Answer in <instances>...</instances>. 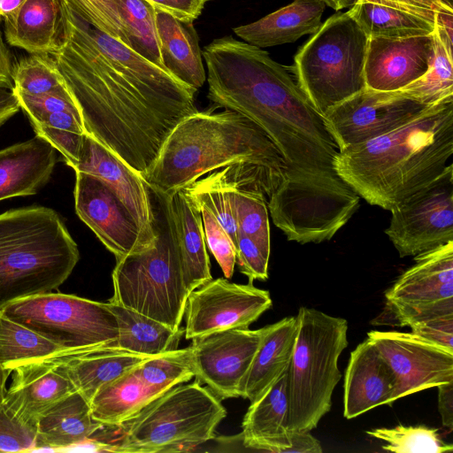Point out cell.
Listing matches in <instances>:
<instances>
[{"instance_id":"obj_46","label":"cell","mask_w":453,"mask_h":453,"mask_svg":"<svg viewBox=\"0 0 453 453\" xmlns=\"http://www.w3.org/2000/svg\"><path fill=\"white\" fill-rule=\"evenodd\" d=\"M410 327L411 333L453 350V315L418 321Z\"/></svg>"},{"instance_id":"obj_40","label":"cell","mask_w":453,"mask_h":453,"mask_svg":"<svg viewBox=\"0 0 453 453\" xmlns=\"http://www.w3.org/2000/svg\"><path fill=\"white\" fill-rule=\"evenodd\" d=\"M92 27L130 48L122 0H61Z\"/></svg>"},{"instance_id":"obj_45","label":"cell","mask_w":453,"mask_h":453,"mask_svg":"<svg viewBox=\"0 0 453 453\" xmlns=\"http://www.w3.org/2000/svg\"><path fill=\"white\" fill-rule=\"evenodd\" d=\"M31 125L35 134L47 141L63 156L66 165L73 169L78 162L86 133L79 134L39 123Z\"/></svg>"},{"instance_id":"obj_53","label":"cell","mask_w":453,"mask_h":453,"mask_svg":"<svg viewBox=\"0 0 453 453\" xmlns=\"http://www.w3.org/2000/svg\"><path fill=\"white\" fill-rule=\"evenodd\" d=\"M326 6L340 11L342 9L351 7L357 0H323Z\"/></svg>"},{"instance_id":"obj_4","label":"cell","mask_w":453,"mask_h":453,"mask_svg":"<svg viewBox=\"0 0 453 453\" xmlns=\"http://www.w3.org/2000/svg\"><path fill=\"white\" fill-rule=\"evenodd\" d=\"M239 164L257 166L285 179V162L258 125L229 109L216 113L197 111L173 129L142 178L150 188L171 196L206 173Z\"/></svg>"},{"instance_id":"obj_54","label":"cell","mask_w":453,"mask_h":453,"mask_svg":"<svg viewBox=\"0 0 453 453\" xmlns=\"http://www.w3.org/2000/svg\"><path fill=\"white\" fill-rule=\"evenodd\" d=\"M8 371H0V405L2 404L6 390V381L11 374Z\"/></svg>"},{"instance_id":"obj_16","label":"cell","mask_w":453,"mask_h":453,"mask_svg":"<svg viewBox=\"0 0 453 453\" xmlns=\"http://www.w3.org/2000/svg\"><path fill=\"white\" fill-rule=\"evenodd\" d=\"M266 328L229 329L193 339L188 348L196 380L220 400L240 397L241 385Z\"/></svg>"},{"instance_id":"obj_19","label":"cell","mask_w":453,"mask_h":453,"mask_svg":"<svg viewBox=\"0 0 453 453\" xmlns=\"http://www.w3.org/2000/svg\"><path fill=\"white\" fill-rule=\"evenodd\" d=\"M288 369L256 400L250 403L240 434L250 450L273 453H321L322 448L310 432L289 431Z\"/></svg>"},{"instance_id":"obj_35","label":"cell","mask_w":453,"mask_h":453,"mask_svg":"<svg viewBox=\"0 0 453 453\" xmlns=\"http://www.w3.org/2000/svg\"><path fill=\"white\" fill-rule=\"evenodd\" d=\"M235 165L210 173L183 188L199 205L207 208L236 244V223L231 198V180Z\"/></svg>"},{"instance_id":"obj_3","label":"cell","mask_w":453,"mask_h":453,"mask_svg":"<svg viewBox=\"0 0 453 453\" xmlns=\"http://www.w3.org/2000/svg\"><path fill=\"white\" fill-rule=\"evenodd\" d=\"M453 155V96L412 121L339 151L337 174L371 205L390 211L435 179Z\"/></svg>"},{"instance_id":"obj_39","label":"cell","mask_w":453,"mask_h":453,"mask_svg":"<svg viewBox=\"0 0 453 453\" xmlns=\"http://www.w3.org/2000/svg\"><path fill=\"white\" fill-rule=\"evenodd\" d=\"M366 434L385 444L382 449L396 453H444L453 450L452 444L444 443L438 429L426 426L399 425L392 428H375Z\"/></svg>"},{"instance_id":"obj_18","label":"cell","mask_w":453,"mask_h":453,"mask_svg":"<svg viewBox=\"0 0 453 453\" xmlns=\"http://www.w3.org/2000/svg\"><path fill=\"white\" fill-rule=\"evenodd\" d=\"M75 211L116 259L142 250L148 238L120 199L99 178L76 173Z\"/></svg>"},{"instance_id":"obj_30","label":"cell","mask_w":453,"mask_h":453,"mask_svg":"<svg viewBox=\"0 0 453 453\" xmlns=\"http://www.w3.org/2000/svg\"><path fill=\"white\" fill-rule=\"evenodd\" d=\"M188 293L212 279L200 207L185 191L170 196Z\"/></svg>"},{"instance_id":"obj_41","label":"cell","mask_w":453,"mask_h":453,"mask_svg":"<svg viewBox=\"0 0 453 453\" xmlns=\"http://www.w3.org/2000/svg\"><path fill=\"white\" fill-rule=\"evenodd\" d=\"M199 207L205 243L219 265L224 276L231 279L236 264L235 245L217 218L207 208Z\"/></svg>"},{"instance_id":"obj_38","label":"cell","mask_w":453,"mask_h":453,"mask_svg":"<svg viewBox=\"0 0 453 453\" xmlns=\"http://www.w3.org/2000/svg\"><path fill=\"white\" fill-rule=\"evenodd\" d=\"M122 3L130 48L165 69L159 51L155 8L144 0H122Z\"/></svg>"},{"instance_id":"obj_23","label":"cell","mask_w":453,"mask_h":453,"mask_svg":"<svg viewBox=\"0 0 453 453\" xmlns=\"http://www.w3.org/2000/svg\"><path fill=\"white\" fill-rule=\"evenodd\" d=\"M398 380L390 365L369 339L351 351L343 384V415L356 418L398 399Z\"/></svg>"},{"instance_id":"obj_9","label":"cell","mask_w":453,"mask_h":453,"mask_svg":"<svg viewBox=\"0 0 453 453\" xmlns=\"http://www.w3.org/2000/svg\"><path fill=\"white\" fill-rule=\"evenodd\" d=\"M369 37L348 12L322 23L295 56L296 80L316 110L327 111L363 90Z\"/></svg>"},{"instance_id":"obj_6","label":"cell","mask_w":453,"mask_h":453,"mask_svg":"<svg viewBox=\"0 0 453 453\" xmlns=\"http://www.w3.org/2000/svg\"><path fill=\"white\" fill-rule=\"evenodd\" d=\"M155 239L116 259L113 295L108 302L139 312L173 329L180 327L188 297L170 196L149 187Z\"/></svg>"},{"instance_id":"obj_13","label":"cell","mask_w":453,"mask_h":453,"mask_svg":"<svg viewBox=\"0 0 453 453\" xmlns=\"http://www.w3.org/2000/svg\"><path fill=\"white\" fill-rule=\"evenodd\" d=\"M413 257L414 265L385 292L398 326L453 315V241Z\"/></svg>"},{"instance_id":"obj_43","label":"cell","mask_w":453,"mask_h":453,"mask_svg":"<svg viewBox=\"0 0 453 453\" xmlns=\"http://www.w3.org/2000/svg\"><path fill=\"white\" fill-rule=\"evenodd\" d=\"M236 263L240 272L252 282L268 279V263L271 246L250 236L236 234Z\"/></svg>"},{"instance_id":"obj_14","label":"cell","mask_w":453,"mask_h":453,"mask_svg":"<svg viewBox=\"0 0 453 453\" xmlns=\"http://www.w3.org/2000/svg\"><path fill=\"white\" fill-rule=\"evenodd\" d=\"M429 106L401 90L377 91L365 88L323 116L340 151L412 121Z\"/></svg>"},{"instance_id":"obj_50","label":"cell","mask_w":453,"mask_h":453,"mask_svg":"<svg viewBox=\"0 0 453 453\" xmlns=\"http://www.w3.org/2000/svg\"><path fill=\"white\" fill-rule=\"evenodd\" d=\"M20 109L18 96L12 88L0 86V127Z\"/></svg>"},{"instance_id":"obj_25","label":"cell","mask_w":453,"mask_h":453,"mask_svg":"<svg viewBox=\"0 0 453 453\" xmlns=\"http://www.w3.org/2000/svg\"><path fill=\"white\" fill-rule=\"evenodd\" d=\"M56 150L35 137L0 150V201L37 193L50 180Z\"/></svg>"},{"instance_id":"obj_31","label":"cell","mask_w":453,"mask_h":453,"mask_svg":"<svg viewBox=\"0 0 453 453\" xmlns=\"http://www.w3.org/2000/svg\"><path fill=\"white\" fill-rule=\"evenodd\" d=\"M296 318L268 325L240 388V397L256 400L286 369L296 341Z\"/></svg>"},{"instance_id":"obj_42","label":"cell","mask_w":453,"mask_h":453,"mask_svg":"<svg viewBox=\"0 0 453 453\" xmlns=\"http://www.w3.org/2000/svg\"><path fill=\"white\" fill-rule=\"evenodd\" d=\"M12 90L30 123L41 122L57 111H79L68 87L41 95H30L13 88Z\"/></svg>"},{"instance_id":"obj_17","label":"cell","mask_w":453,"mask_h":453,"mask_svg":"<svg viewBox=\"0 0 453 453\" xmlns=\"http://www.w3.org/2000/svg\"><path fill=\"white\" fill-rule=\"evenodd\" d=\"M377 348L398 380L397 397L453 380V350L413 333L372 330Z\"/></svg>"},{"instance_id":"obj_20","label":"cell","mask_w":453,"mask_h":453,"mask_svg":"<svg viewBox=\"0 0 453 453\" xmlns=\"http://www.w3.org/2000/svg\"><path fill=\"white\" fill-rule=\"evenodd\" d=\"M434 33L405 38H369L365 63L366 88L399 90L423 76L434 57Z\"/></svg>"},{"instance_id":"obj_26","label":"cell","mask_w":453,"mask_h":453,"mask_svg":"<svg viewBox=\"0 0 453 453\" xmlns=\"http://www.w3.org/2000/svg\"><path fill=\"white\" fill-rule=\"evenodd\" d=\"M326 6L323 0H294L257 21L234 27L233 31L243 42L261 49L292 43L319 29Z\"/></svg>"},{"instance_id":"obj_48","label":"cell","mask_w":453,"mask_h":453,"mask_svg":"<svg viewBox=\"0 0 453 453\" xmlns=\"http://www.w3.org/2000/svg\"><path fill=\"white\" fill-rule=\"evenodd\" d=\"M395 4L435 23L438 15L453 13V6L443 0H369Z\"/></svg>"},{"instance_id":"obj_12","label":"cell","mask_w":453,"mask_h":453,"mask_svg":"<svg viewBox=\"0 0 453 453\" xmlns=\"http://www.w3.org/2000/svg\"><path fill=\"white\" fill-rule=\"evenodd\" d=\"M385 234L401 257L453 241V165L389 211Z\"/></svg>"},{"instance_id":"obj_32","label":"cell","mask_w":453,"mask_h":453,"mask_svg":"<svg viewBox=\"0 0 453 453\" xmlns=\"http://www.w3.org/2000/svg\"><path fill=\"white\" fill-rule=\"evenodd\" d=\"M118 321L119 334L110 346L144 356L178 349L184 328L177 330L126 307L108 302Z\"/></svg>"},{"instance_id":"obj_5","label":"cell","mask_w":453,"mask_h":453,"mask_svg":"<svg viewBox=\"0 0 453 453\" xmlns=\"http://www.w3.org/2000/svg\"><path fill=\"white\" fill-rule=\"evenodd\" d=\"M80 258L54 210L33 205L0 214V308L58 288Z\"/></svg>"},{"instance_id":"obj_24","label":"cell","mask_w":453,"mask_h":453,"mask_svg":"<svg viewBox=\"0 0 453 453\" xmlns=\"http://www.w3.org/2000/svg\"><path fill=\"white\" fill-rule=\"evenodd\" d=\"M9 45L28 53L58 52L65 42V19L61 0H26L4 19Z\"/></svg>"},{"instance_id":"obj_55","label":"cell","mask_w":453,"mask_h":453,"mask_svg":"<svg viewBox=\"0 0 453 453\" xmlns=\"http://www.w3.org/2000/svg\"><path fill=\"white\" fill-rule=\"evenodd\" d=\"M444 2H446L448 4H449L450 6H453V0H443Z\"/></svg>"},{"instance_id":"obj_36","label":"cell","mask_w":453,"mask_h":453,"mask_svg":"<svg viewBox=\"0 0 453 453\" xmlns=\"http://www.w3.org/2000/svg\"><path fill=\"white\" fill-rule=\"evenodd\" d=\"M13 89L41 95L67 88L59 67L50 54L29 53L12 67Z\"/></svg>"},{"instance_id":"obj_21","label":"cell","mask_w":453,"mask_h":453,"mask_svg":"<svg viewBox=\"0 0 453 453\" xmlns=\"http://www.w3.org/2000/svg\"><path fill=\"white\" fill-rule=\"evenodd\" d=\"M73 170L103 180L127 208L145 235L150 240L155 238L149 186L140 174L87 133Z\"/></svg>"},{"instance_id":"obj_47","label":"cell","mask_w":453,"mask_h":453,"mask_svg":"<svg viewBox=\"0 0 453 453\" xmlns=\"http://www.w3.org/2000/svg\"><path fill=\"white\" fill-rule=\"evenodd\" d=\"M155 9L165 12L184 21H195L207 0H144Z\"/></svg>"},{"instance_id":"obj_52","label":"cell","mask_w":453,"mask_h":453,"mask_svg":"<svg viewBox=\"0 0 453 453\" xmlns=\"http://www.w3.org/2000/svg\"><path fill=\"white\" fill-rule=\"evenodd\" d=\"M26 0H0V22L15 12Z\"/></svg>"},{"instance_id":"obj_1","label":"cell","mask_w":453,"mask_h":453,"mask_svg":"<svg viewBox=\"0 0 453 453\" xmlns=\"http://www.w3.org/2000/svg\"><path fill=\"white\" fill-rule=\"evenodd\" d=\"M202 55L208 98L258 125L285 162V179L267 203L273 224L313 232L348 219L360 197L337 174L339 148L290 67L232 35L214 39Z\"/></svg>"},{"instance_id":"obj_33","label":"cell","mask_w":453,"mask_h":453,"mask_svg":"<svg viewBox=\"0 0 453 453\" xmlns=\"http://www.w3.org/2000/svg\"><path fill=\"white\" fill-rule=\"evenodd\" d=\"M349 12L369 38L428 35L435 30L433 21L388 3L357 0Z\"/></svg>"},{"instance_id":"obj_29","label":"cell","mask_w":453,"mask_h":453,"mask_svg":"<svg viewBox=\"0 0 453 453\" xmlns=\"http://www.w3.org/2000/svg\"><path fill=\"white\" fill-rule=\"evenodd\" d=\"M49 357L62 367L75 389L90 402L103 386L116 380L150 356L108 345L80 353L62 351Z\"/></svg>"},{"instance_id":"obj_7","label":"cell","mask_w":453,"mask_h":453,"mask_svg":"<svg viewBox=\"0 0 453 453\" xmlns=\"http://www.w3.org/2000/svg\"><path fill=\"white\" fill-rule=\"evenodd\" d=\"M226 416L221 400L206 387L196 380L180 383L113 426L118 428V437L104 442L103 451H190L213 439Z\"/></svg>"},{"instance_id":"obj_44","label":"cell","mask_w":453,"mask_h":453,"mask_svg":"<svg viewBox=\"0 0 453 453\" xmlns=\"http://www.w3.org/2000/svg\"><path fill=\"white\" fill-rule=\"evenodd\" d=\"M36 430L12 417L0 405V452L35 449Z\"/></svg>"},{"instance_id":"obj_10","label":"cell","mask_w":453,"mask_h":453,"mask_svg":"<svg viewBox=\"0 0 453 453\" xmlns=\"http://www.w3.org/2000/svg\"><path fill=\"white\" fill-rule=\"evenodd\" d=\"M0 311L73 353L111 345L118 321L108 303L47 292L12 301Z\"/></svg>"},{"instance_id":"obj_8","label":"cell","mask_w":453,"mask_h":453,"mask_svg":"<svg viewBox=\"0 0 453 453\" xmlns=\"http://www.w3.org/2000/svg\"><path fill=\"white\" fill-rule=\"evenodd\" d=\"M288 367L289 431L311 432L330 411L342 378L338 359L348 346V322L313 308L300 307Z\"/></svg>"},{"instance_id":"obj_49","label":"cell","mask_w":453,"mask_h":453,"mask_svg":"<svg viewBox=\"0 0 453 453\" xmlns=\"http://www.w3.org/2000/svg\"><path fill=\"white\" fill-rule=\"evenodd\" d=\"M438 410L443 426L453 428V380L439 385Z\"/></svg>"},{"instance_id":"obj_11","label":"cell","mask_w":453,"mask_h":453,"mask_svg":"<svg viewBox=\"0 0 453 453\" xmlns=\"http://www.w3.org/2000/svg\"><path fill=\"white\" fill-rule=\"evenodd\" d=\"M193 377L188 348L150 357L94 395L89 402L92 416L104 426H118L169 388Z\"/></svg>"},{"instance_id":"obj_34","label":"cell","mask_w":453,"mask_h":453,"mask_svg":"<svg viewBox=\"0 0 453 453\" xmlns=\"http://www.w3.org/2000/svg\"><path fill=\"white\" fill-rule=\"evenodd\" d=\"M66 351L61 346L0 311V371H12L30 361Z\"/></svg>"},{"instance_id":"obj_28","label":"cell","mask_w":453,"mask_h":453,"mask_svg":"<svg viewBox=\"0 0 453 453\" xmlns=\"http://www.w3.org/2000/svg\"><path fill=\"white\" fill-rule=\"evenodd\" d=\"M104 426L94 419L89 402L75 390L38 417L35 449H64L90 443L91 436Z\"/></svg>"},{"instance_id":"obj_2","label":"cell","mask_w":453,"mask_h":453,"mask_svg":"<svg viewBox=\"0 0 453 453\" xmlns=\"http://www.w3.org/2000/svg\"><path fill=\"white\" fill-rule=\"evenodd\" d=\"M62 4L65 42L52 56L86 133L143 177L173 129L198 111L196 91Z\"/></svg>"},{"instance_id":"obj_51","label":"cell","mask_w":453,"mask_h":453,"mask_svg":"<svg viewBox=\"0 0 453 453\" xmlns=\"http://www.w3.org/2000/svg\"><path fill=\"white\" fill-rule=\"evenodd\" d=\"M12 67L11 54L7 49L0 30V86L9 88H13L12 80Z\"/></svg>"},{"instance_id":"obj_15","label":"cell","mask_w":453,"mask_h":453,"mask_svg":"<svg viewBox=\"0 0 453 453\" xmlns=\"http://www.w3.org/2000/svg\"><path fill=\"white\" fill-rule=\"evenodd\" d=\"M270 293L252 282L211 279L189 292L184 317L187 340L235 328H249L272 306Z\"/></svg>"},{"instance_id":"obj_37","label":"cell","mask_w":453,"mask_h":453,"mask_svg":"<svg viewBox=\"0 0 453 453\" xmlns=\"http://www.w3.org/2000/svg\"><path fill=\"white\" fill-rule=\"evenodd\" d=\"M434 57L426 73L417 81L399 89L426 104L431 105L453 96L452 55L434 32Z\"/></svg>"},{"instance_id":"obj_27","label":"cell","mask_w":453,"mask_h":453,"mask_svg":"<svg viewBox=\"0 0 453 453\" xmlns=\"http://www.w3.org/2000/svg\"><path fill=\"white\" fill-rule=\"evenodd\" d=\"M159 51L165 69L177 81L197 91L205 82L202 50L194 21L178 19L155 9Z\"/></svg>"},{"instance_id":"obj_22","label":"cell","mask_w":453,"mask_h":453,"mask_svg":"<svg viewBox=\"0 0 453 453\" xmlns=\"http://www.w3.org/2000/svg\"><path fill=\"white\" fill-rule=\"evenodd\" d=\"M12 372L2 404L12 417L35 427L44 411L76 390L65 372L50 357L27 362Z\"/></svg>"}]
</instances>
